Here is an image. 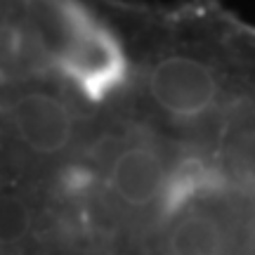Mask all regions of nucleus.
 <instances>
[{"mask_svg": "<svg viewBox=\"0 0 255 255\" xmlns=\"http://www.w3.org/2000/svg\"><path fill=\"white\" fill-rule=\"evenodd\" d=\"M36 210L26 191L0 175V248L7 255L21 253V248L33 239Z\"/></svg>", "mask_w": 255, "mask_h": 255, "instance_id": "f03ea898", "label": "nucleus"}, {"mask_svg": "<svg viewBox=\"0 0 255 255\" xmlns=\"http://www.w3.org/2000/svg\"><path fill=\"white\" fill-rule=\"evenodd\" d=\"M165 158L149 139H121L104 165V184L121 206H151L165 187Z\"/></svg>", "mask_w": 255, "mask_h": 255, "instance_id": "f257e3e1", "label": "nucleus"}, {"mask_svg": "<svg viewBox=\"0 0 255 255\" xmlns=\"http://www.w3.org/2000/svg\"><path fill=\"white\" fill-rule=\"evenodd\" d=\"M170 255H222L225 239L218 222L203 213L182 218L168 237Z\"/></svg>", "mask_w": 255, "mask_h": 255, "instance_id": "7ed1b4c3", "label": "nucleus"}, {"mask_svg": "<svg viewBox=\"0 0 255 255\" xmlns=\"http://www.w3.org/2000/svg\"><path fill=\"white\" fill-rule=\"evenodd\" d=\"M0 255H7V253H5V251H2V248H0Z\"/></svg>", "mask_w": 255, "mask_h": 255, "instance_id": "20e7f679", "label": "nucleus"}]
</instances>
